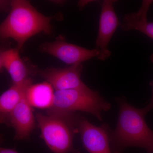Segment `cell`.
I'll list each match as a JSON object with an SVG mask.
<instances>
[{
	"label": "cell",
	"instance_id": "6da1fadb",
	"mask_svg": "<svg viewBox=\"0 0 153 153\" xmlns=\"http://www.w3.org/2000/svg\"><path fill=\"white\" fill-rule=\"evenodd\" d=\"M120 105L117 125L111 132L110 142L114 153H121L129 146L143 148L153 153V131L145 120L144 109H139L129 104L124 97L117 98Z\"/></svg>",
	"mask_w": 153,
	"mask_h": 153
},
{
	"label": "cell",
	"instance_id": "7a4b0ae2",
	"mask_svg": "<svg viewBox=\"0 0 153 153\" xmlns=\"http://www.w3.org/2000/svg\"><path fill=\"white\" fill-rule=\"evenodd\" d=\"M10 7L8 16L1 24L0 34L2 39L15 40L19 50L32 36L52 33L51 22L55 17L44 16L27 1H12Z\"/></svg>",
	"mask_w": 153,
	"mask_h": 153
},
{
	"label": "cell",
	"instance_id": "3957f363",
	"mask_svg": "<svg viewBox=\"0 0 153 153\" xmlns=\"http://www.w3.org/2000/svg\"><path fill=\"white\" fill-rule=\"evenodd\" d=\"M79 117L73 113L36 114L41 136L53 153H81L74 149L73 140Z\"/></svg>",
	"mask_w": 153,
	"mask_h": 153
},
{
	"label": "cell",
	"instance_id": "277c9868",
	"mask_svg": "<svg viewBox=\"0 0 153 153\" xmlns=\"http://www.w3.org/2000/svg\"><path fill=\"white\" fill-rule=\"evenodd\" d=\"M111 105L98 91L88 87L68 90L55 91L52 106L47 114L73 113L81 111L93 115L102 120V111H107Z\"/></svg>",
	"mask_w": 153,
	"mask_h": 153
},
{
	"label": "cell",
	"instance_id": "5b68a950",
	"mask_svg": "<svg viewBox=\"0 0 153 153\" xmlns=\"http://www.w3.org/2000/svg\"><path fill=\"white\" fill-rule=\"evenodd\" d=\"M40 50L59 59L70 66L79 65L86 60L99 56L96 49H89L70 44L63 39H56L51 42L44 43Z\"/></svg>",
	"mask_w": 153,
	"mask_h": 153
},
{
	"label": "cell",
	"instance_id": "8992f818",
	"mask_svg": "<svg viewBox=\"0 0 153 153\" xmlns=\"http://www.w3.org/2000/svg\"><path fill=\"white\" fill-rule=\"evenodd\" d=\"M117 1L105 0L101 4V10L96 49L99 52L98 60L104 61L108 59L111 52L108 48V44L118 27L121 26L114 8V3Z\"/></svg>",
	"mask_w": 153,
	"mask_h": 153
},
{
	"label": "cell",
	"instance_id": "52a82bcc",
	"mask_svg": "<svg viewBox=\"0 0 153 153\" xmlns=\"http://www.w3.org/2000/svg\"><path fill=\"white\" fill-rule=\"evenodd\" d=\"M77 129L83 146L89 153H111L109 128L104 125L96 126L83 117L79 118Z\"/></svg>",
	"mask_w": 153,
	"mask_h": 153
},
{
	"label": "cell",
	"instance_id": "ba28073f",
	"mask_svg": "<svg viewBox=\"0 0 153 153\" xmlns=\"http://www.w3.org/2000/svg\"><path fill=\"white\" fill-rule=\"evenodd\" d=\"M82 69V64H79L63 68H47L38 73L55 91L68 90L87 87L81 79Z\"/></svg>",
	"mask_w": 153,
	"mask_h": 153
},
{
	"label": "cell",
	"instance_id": "9c48e42d",
	"mask_svg": "<svg viewBox=\"0 0 153 153\" xmlns=\"http://www.w3.org/2000/svg\"><path fill=\"white\" fill-rule=\"evenodd\" d=\"M32 108L25 95L24 98L3 122L11 126L15 129L14 139L23 140L28 139L36 128V120Z\"/></svg>",
	"mask_w": 153,
	"mask_h": 153
},
{
	"label": "cell",
	"instance_id": "30bf717a",
	"mask_svg": "<svg viewBox=\"0 0 153 153\" xmlns=\"http://www.w3.org/2000/svg\"><path fill=\"white\" fill-rule=\"evenodd\" d=\"M153 3V0H144L137 12L126 14L120 26L122 30H137L153 40V22L147 19L148 12Z\"/></svg>",
	"mask_w": 153,
	"mask_h": 153
},
{
	"label": "cell",
	"instance_id": "8fae6325",
	"mask_svg": "<svg viewBox=\"0 0 153 153\" xmlns=\"http://www.w3.org/2000/svg\"><path fill=\"white\" fill-rule=\"evenodd\" d=\"M18 48L1 51L0 53V69L8 71L13 84L24 82L29 77V72L19 55Z\"/></svg>",
	"mask_w": 153,
	"mask_h": 153
},
{
	"label": "cell",
	"instance_id": "7c38bea8",
	"mask_svg": "<svg viewBox=\"0 0 153 153\" xmlns=\"http://www.w3.org/2000/svg\"><path fill=\"white\" fill-rule=\"evenodd\" d=\"M33 84V81L29 77L24 82L13 84L0 97L1 121L3 122L24 98L28 88Z\"/></svg>",
	"mask_w": 153,
	"mask_h": 153
},
{
	"label": "cell",
	"instance_id": "4fadbf2b",
	"mask_svg": "<svg viewBox=\"0 0 153 153\" xmlns=\"http://www.w3.org/2000/svg\"><path fill=\"white\" fill-rule=\"evenodd\" d=\"M53 88L47 82L32 84L26 92V99L32 107L48 109L53 103L55 92Z\"/></svg>",
	"mask_w": 153,
	"mask_h": 153
},
{
	"label": "cell",
	"instance_id": "5bb4252c",
	"mask_svg": "<svg viewBox=\"0 0 153 153\" xmlns=\"http://www.w3.org/2000/svg\"><path fill=\"white\" fill-rule=\"evenodd\" d=\"M150 60L152 63H153V53L150 56ZM150 85L152 88V99L151 100L150 102H149L147 106L144 108L146 113H147L149 111L153 109V81L150 82Z\"/></svg>",
	"mask_w": 153,
	"mask_h": 153
},
{
	"label": "cell",
	"instance_id": "9a60e30c",
	"mask_svg": "<svg viewBox=\"0 0 153 153\" xmlns=\"http://www.w3.org/2000/svg\"><path fill=\"white\" fill-rule=\"evenodd\" d=\"M0 153H19L13 149H7L1 147L0 149Z\"/></svg>",
	"mask_w": 153,
	"mask_h": 153
}]
</instances>
